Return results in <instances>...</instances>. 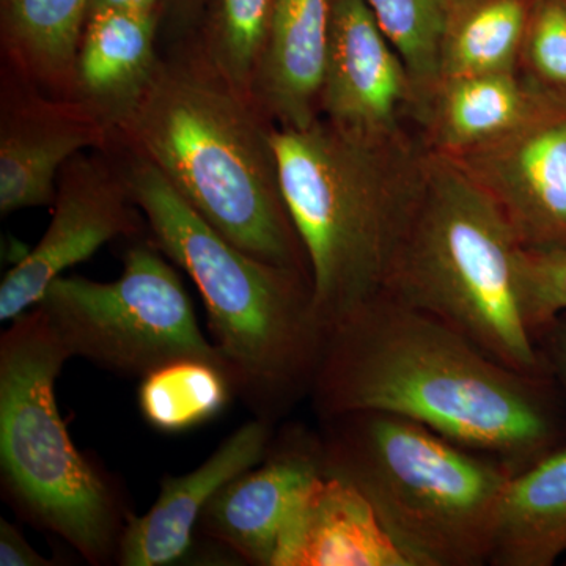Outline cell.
I'll list each match as a JSON object with an SVG mask.
<instances>
[{"mask_svg": "<svg viewBox=\"0 0 566 566\" xmlns=\"http://www.w3.org/2000/svg\"><path fill=\"white\" fill-rule=\"evenodd\" d=\"M322 474L319 438L294 433L227 483L205 509L197 531L248 564L273 566L286 517Z\"/></svg>", "mask_w": 566, "mask_h": 566, "instance_id": "4fadbf2b", "label": "cell"}, {"mask_svg": "<svg viewBox=\"0 0 566 566\" xmlns=\"http://www.w3.org/2000/svg\"><path fill=\"white\" fill-rule=\"evenodd\" d=\"M115 133L91 107L41 92L3 66L0 212L51 207L63 167L84 150H109Z\"/></svg>", "mask_w": 566, "mask_h": 566, "instance_id": "8fae6325", "label": "cell"}, {"mask_svg": "<svg viewBox=\"0 0 566 566\" xmlns=\"http://www.w3.org/2000/svg\"><path fill=\"white\" fill-rule=\"evenodd\" d=\"M524 248L453 159L428 150L385 293L436 316L520 374L545 378L521 292Z\"/></svg>", "mask_w": 566, "mask_h": 566, "instance_id": "8992f818", "label": "cell"}, {"mask_svg": "<svg viewBox=\"0 0 566 566\" xmlns=\"http://www.w3.org/2000/svg\"><path fill=\"white\" fill-rule=\"evenodd\" d=\"M538 0H475L449 18L441 80L520 70L528 22Z\"/></svg>", "mask_w": 566, "mask_h": 566, "instance_id": "44dd1931", "label": "cell"}, {"mask_svg": "<svg viewBox=\"0 0 566 566\" xmlns=\"http://www.w3.org/2000/svg\"><path fill=\"white\" fill-rule=\"evenodd\" d=\"M520 71L566 104V0H538L521 51Z\"/></svg>", "mask_w": 566, "mask_h": 566, "instance_id": "d4e9b609", "label": "cell"}, {"mask_svg": "<svg viewBox=\"0 0 566 566\" xmlns=\"http://www.w3.org/2000/svg\"><path fill=\"white\" fill-rule=\"evenodd\" d=\"M447 10H449V18L452 17L457 11L465 9V7L471 6L475 0H444Z\"/></svg>", "mask_w": 566, "mask_h": 566, "instance_id": "f546056e", "label": "cell"}, {"mask_svg": "<svg viewBox=\"0 0 566 566\" xmlns=\"http://www.w3.org/2000/svg\"><path fill=\"white\" fill-rule=\"evenodd\" d=\"M367 3L379 28L403 59L422 109L424 99L441 81L442 41L449 24L444 0H367Z\"/></svg>", "mask_w": 566, "mask_h": 566, "instance_id": "cb8c5ba5", "label": "cell"}, {"mask_svg": "<svg viewBox=\"0 0 566 566\" xmlns=\"http://www.w3.org/2000/svg\"><path fill=\"white\" fill-rule=\"evenodd\" d=\"M521 292L526 322L536 337L543 327L566 312V249H524Z\"/></svg>", "mask_w": 566, "mask_h": 566, "instance_id": "484cf974", "label": "cell"}, {"mask_svg": "<svg viewBox=\"0 0 566 566\" xmlns=\"http://www.w3.org/2000/svg\"><path fill=\"white\" fill-rule=\"evenodd\" d=\"M164 256L151 241L134 244L117 281L62 275L36 307L70 357L115 374L144 378L174 360L200 359L232 378L222 354L200 329L180 275Z\"/></svg>", "mask_w": 566, "mask_h": 566, "instance_id": "ba28073f", "label": "cell"}, {"mask_svg": "<svg viewBox=\"0 0 566 566\" xmlns=\"http://www.w3.org/2000/svg\"><path fill=\"white\" fill-rule=\"evenodd\" d=\"M419 111L415 81L367 0H337L319 118L353 139L395 144L420 136Z\"/></svg>", "mask_w": 566, "mask_h": 566, "instance_id": "9c48e42d", "label": "cell"}, {"mask_svg": "<svg viewBox=\"0 0 566 566\" xmlns=\"http://www.w3.org/2000/svg\"><path fill=\"white\" fill-rule=\"evenodd\" d=\"M326 422L323 474L363 493L409 566L490 564L515 469L405 417L363 411Z\"/></svg>", "mask_w": 566, "mask_h": 566, "instance_id": "5b68a950", "label": "cell"}, {"mask_svg": "<svg viewBox=\"0 0 566 566\" xmlns=\"http://www.w3.org/2000/svg\"><path fill=\"white\" fill-rule=\"evenodd\" d=\"M566 554V447L553 450L505 488L490 565L553 566Z\"/></svg>", "mask_w": 566, "mask_h": 566, "instance_id": "d6986e66", "label": "cell"}, {"mask_svg": "<svg viewBox=\"0 0 566 566\" xmlns=\"http://www.w3.org/2000/svg\"><path fill=\"white\" fill-rule=\"evenodd\" d=\"M286 207L307 253L315 312L331 329L385 293L411 221L427 147L353 139L318 118L275 129Z\"/></svg>", "mask_w": 566, "mask_h": 566, "instance_id": "277c9868", "label": "cell"}, {"mask_svg": "<svg viewBox=\"0 0 566 566\" xmlns=\"http://www.w3.org/2000/svg\"><path fill=\"white\" fill-rule=\"evenodd\" d=\"M273 566H409L374 506L352 483L314 479L279 536Z\"/></svg>", "mask_w": 566, "mask_h": 566, "instance_id": "9a60e30c", "label": "cell"}, {"mask_svg": "<svg viewBox=\"0 0 566 566\" xmlns=\"http://www.w3.org/2000/svg\"><path fill=\"white\" fill-rule=\"evenodd\" d=\"M562 107L520 70L447 77L424 99L417 128L428 150L452 158Z\"/></svg>", "mask_w": 566, "mask_h": 566, "instance_id": "2e32d148", "label": "cell"}, {"mask_svg": "<svg viewBox=\"0 0 566 566\" xmlns=\"http://www.w3.org/2000/svg\"><path fill=\"white\" fill-rule=\"evenodd\" d=\"M270 420L243 424L189 474L166 476L158 499L145 515L129 513L118 545L123 566L178 564L193 549L205 509L227 483L262 463L271 447Z\"/></svg>", "mask_w": 566, "mask_h": 566, "instance_id": "5bb4252c", "label": "cell"}, {"mask_svg": "<svg viewBox=\"0 0 566 566\" xmlns=\"http://www.w3.org/2000/svg\"><path fill=\"white\" fill-rule=\"evenodd\" d=\"M92 0H2L3 66L57 98H73L74 62Z\"/></svg>", "mask_w": 566, "mask_h": 566, "instance_id": "ffe728a7", "label": "cell"}, {"mask_svg": "<svg viewBox=\"0 0 566 566\" xmlns=\"http://www.w3.org/2000/svg\"><path fill=\"white\" fill-rule=\"evenodd\" d=\"M542 342L539 352L551 371L566 394V318L558 315L553 322L536 334V342Z\"/></svg>", "mask_w": 566, "mask_h": 566, "instance_id": "4316f807", "label": "cell"}, {"mask_svg": "<svg viewBox=\"0 0 566 566\" xmlns=\"http://www.w3.org/2000/svg\"><path fill=\"white\" fill-rule=\"evenodd\" d=\"M234 394L223 368L207 360L180 359L142 378L139 408L155 430L185 433L216 419Z\"/></svg>", "mask_w": 566, "mask_h": 566, "instance_id": "7402d4cb", "label": "cell"}, {"mask_svg": "<svg viewBox=\"0 0 566 566\" xmlns=\"http://www.w3.org/2000/svg\"><path fill=\"white\" fill-rule=\"evenodd\" d=\"M158 0H92V10L112 9L137 11V13H156Z\"/></svg>", "mask_w": 566, "mask_h": 566, "instance_id": "f1b7e54d", "label": "cell"}, {"mask_svg": "<svg viewBox=\"0 0 566 566\" xmlns=\"http://www.w3.org/2000/svg\"><path fill=\"white\" fill-rule=\"evenodd\" d=\"M46 233L0 285V319L13 322L39 304L48 286L103 245L140 230L139 207L123 169L104 156L77 155L57 180Z\"/></svg>", "mask_w": 566, "mask_h": 566, "instance_id": "30bf717a", "label": "cell"}, {"mask_svg": "<svg viewBox=\"0 0 566 566\" xmlns=\"http://www.w3.org/2000/svg\"><path fill=\"white\" fill-rule=\"evenodd\" d=\"M0 565L2 566H48L52 562L40 556L17 526L0 520Z\"/></svg>", "mask_w": 566, "mask_h": 566, "instance_id": "83f0119b", "label": "cell"}, {"mask_svg": "<svg viewBox=\"0 0 566 566\" xmlns=\"http://www.w3.org/2000/svg\"><path fill=\"white\" fill-rule=\"evenodd\" d=\"M337 0H275L252 96L279 129L319 118V102Z\"/></svg>", "mask_w": 566, "mask_h": 566, "instance_id": "e0dca14e", "label": "cell"}, {"mask_svg": "<svg viewBox=\"0 0 566 566\" xmlns=\"http://www.w3.org/2000/svg\"><path fill=\"white\" fill-rule=\"evenodd\" d=\"M71 359L39 307L0 338V471L22 517L92 565L117 560L129 512L109 479L71 441L55 381Z\"/></svg>", "mask_w": 566, "mask_h": 566, "instance_id": "52a82bcc", "label": "cell"}, {"mask_svg": "<svg viewBox=\"0 0 566 566\" xmlns=\"http://www.w3.org/2000/svg\"><path fill=\"white\" fill-rule=\"evenodd\" d=\"M275 0H218L202 54L234 91L252 96ZM253 98V96H252Z\"/></svg>", "mask_w": 566, "mask_h": 566, "instance_id": "603a6c76", "label": "cell"}, {"mask_svg": "<svg viewBox=\"0 0 566 566\" xmlns=\"http://www.w3.org/2000/svg\"><path fill=\"white\" fill-rule=\"evenodd\" d=\"M159 61L156 13L92 10L74 62L73 98L115 133L144 95Z\"/></svg>", "mask_w": 566, "mask_h": 566, "instance_id": "ac0fdd59", "label": "cell"}, {"mask_svg": "<svg viewBox=\"0 0 566 566\" xmlns=\"http://www.w3.org/2000/svg\"><path fill=\"white\" fill-rule=\"evenodd\" d=\"M450 159L490 197L524 249H566V107Z\"/></svg>", "mask_w": 566, "mask_h": 566, "instance_id": "7c38bea8", "label": "cell"}, {"mask_svg": "<svg viewBox=\"0 0 566 566\" xmlns=\"http://www.w3.org/2000/svg\"><path fill=\"white\" fill-rule=\"evenodd\" d=\"M543 381L381 293L327 331L311 389L324 419L405 417L520 472L553 452L556 420Z\"/></svg>", "mask_w": 566, "mask_h": 566, "instance_id": "6da1fadb", "label": "cell"}, {"mask_svg": "<svg viewBox=\"0 0 566 566\" xmlns=\"http://www.w3.org/2000/svg\"><path fill=\"white\" fill-rule=\"evenodd\" d=\"M277 126L202 51L161 57L115 137L158 167L203 221L241 251L311 275L286 207Z\"/></svg>", "mask_w": 566, "mask_h": 566, "instance_id": "7a4b0ae2", "label": "cell"}, {"mask_svg": "<svg viewBox=\"0 0 566 566\" xmlns=\"http://www.w3.org/2000/svg\"><path fill=\"white\" fill-rule=\"evenodd\" d=\"M128 151L123 172L151 243L196 283L234 390L270 420L312 387L322 359L327 333L315 312L311 275L241 251L200 218L155 164Z\"/></svg>", "mask_w": 566, "mask_h": 566, "instance_id": "3957f363", "label": "cell"}]
</instances>
